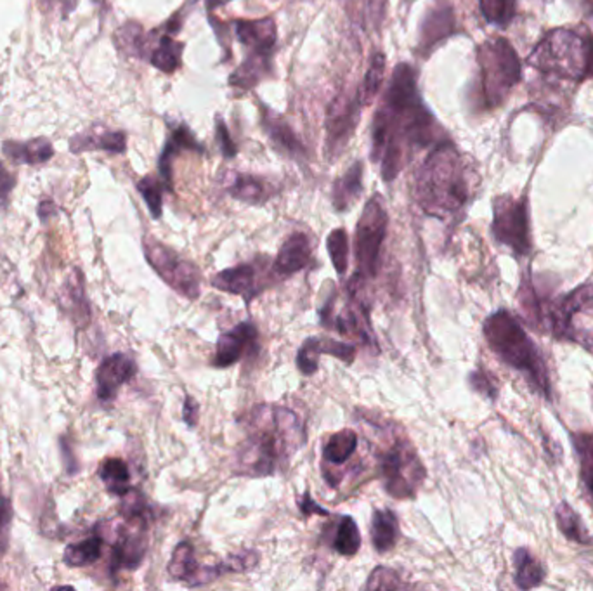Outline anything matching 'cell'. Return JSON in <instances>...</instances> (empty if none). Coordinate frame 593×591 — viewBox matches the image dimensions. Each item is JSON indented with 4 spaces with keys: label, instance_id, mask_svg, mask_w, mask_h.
Masks as SVG:
<instances>
[{
    "label": "cell",
    "instance_id": "obj_1",
    "mask_svg": "<svg viewBox=\"0 0 593 591\" xmlns=\"http://www.w3.org/2000/svg\"><path fill=\"white\" fill-rule=\"evenodd\" d=\"M436 137V122L424 108L413 68L401 63L392 75L384 108L373 122V158L392 181L407 164V149L424 148Z\"/></svg>",
    "mask_w": 593,
    "mask_h": 591
},
{
    "label": "cell",
    "instance_id": "obj_2",
    "mask_svg": "<svg viewBox=\"0 0 593 591\" xmlns=\"http://www.w3.org/2000/svg\"><path fill=\"white\" fill-rule=\"evenodd\" d=\"M248 426V439L241 446L236 463L241 476H273L279 466L290 462L304 443L302 424L296 413L286 407H256Z\"/></svg>",
    "mask_w": 593,
    "mask_h": 591
},
{
    "label": "cell",
    "instance_id": "obj_3",
    "mask_svg": "<svg viewBox=\"0 0 593 591\" xmlns=\"http://www.w3.org/2000/svg\"><path fill=\"white\" fill-rule=\"evenodd\" d=\"M417 198L428 215L445 219L470 198V177L457 149L441 145L430 153L417 177Z\"/></svg>",
    "mask_w": 593,
    "mask_h": 591
},
{
    "label": "cell",
    "instance_id": "obj_4",
    "mask_svg": "<svg viewBox=\"0 0 593 591\" xmlns=\"http://www.w3.org/2000/svg\"><path fill=\"white\" fill-rule=\"evenodd\" d=\"M484 336L489 349L505 365L519 371L528 384L543 397H552V384L548 368L537 344L528 336L519 321L508 311H498L484 321Z\"/></svg>",
    "mask_w": 593,
    "mask_h": 591
},
{
    "label": "cell",
    "instance_id": "obj_5",
    "mask_svg": "<svg viewBox=\"0 0 593 591\" xmlns=\"http://www.w3.org/2000/svg\"><path fill=\"white\" fill-rule=\"evenodd\" d=\"M529 65L543 74L579 82L592 75L593 38L576 30H552L529 55Z\"/></svg>",
    "mask_w": 593,
    "mask_h": 591
},
{
    "label": "cell",
    "instance_id": "obj_6",
    "mask_svg": "<svg viewBox=\"0 0 593 591\" xmlns=\"http://www.w3.org/2000/svg\"><path fill=\"white\" fill-rule=\"evenodd\" d=\"M378 456L380 479L392 498H413L426 479V466L407 437H394Z\"/></svg>",
    "mask_w": 593,
    "mask_h": 591
},
{
    "label": "cell",
    "instance_id": "obj_7",
    "mask_svg": "<svg viewBox=\"0 0 593 591\" xmlns=\"http://www.w3.org/2000/svg\"><path fill=\"white\" fill-rule=\"evenodd\" d=\"M482 95L489 108L498 106L519 82L520 63L514 47L505 38H493L479 49Z\"/></svg>",
    "mask_w": 593,
    "mask_h": 591
},
{
    "label": "cell",
    "instance_id": "obj_8",
    "mask_svg": "<svg viewBox=\"0 0 593 591\" xmlns=\"http://www.w3.org/2000/svg\"><path fill=\"white\" fill-rule=\"evenodd\" d=\"M547 319L557 338L583 344L587 349L593 342V286H578L556 304Z\"/></svg>",
    "mask_w": 593,
    "mask_h": 591
},
{
    "label": "cell",
    "instance_id": "obj_9",
    "mask_svg": "<svg viewBox=\"0 0 593 591\" xmlns=\"http://www.w3.org/2000/svg\"><path fill=\"white\" fill-rule=\"evenodd\" d=\"M387 235V212L382 204L380 196H373L365 206L354 240V257H356V276L361 279H370L377 276L378 260L382 245Z\"/></svg>",
    "mask_w": 593,
    "mask_h": 591
},
{
    "label": "cell",
    "instance_id": "obj_10",
    "mask_svg": "<svg viewBox=\"0 0 593 591\" xmlns=\"http://www.w3.org/2000/svg\"><path fill=\"white\" fill-rule=\"evenodd\" d=\"M143 250L149 265L172 290L189 300H196L200 296L202 275L193 262L183 259L167 245L153 238L143 241Z\"/></svg>",
    "mask_w": 593,
    "mask_h": 591
},
{
    "label": "cell",
    "instance_id": "obj_11",
    "mask_svg": "<svg viewBox=\"0 0 593 591\" xmlns=\"http://www.w3.org/2000/svg\"><path fill=\"white\" fill-rule=\"evenodd\" d=\"M493 235L501 245L508 246L518 257H526L531 252L529 210L528 198L498 196L495 200Z\"/></svg>",
    "mask_w": 593,
    "mask_h": 591
},
{
    "label": "cell",
    "instance_id": "obj_12",
    "mask_svg": "<svg viewBox=\"0 0 593 591\" xmlns=\"http://www.w3.org/2000/svg\"><path fill=\"white\" fill-rule=\"evenodd\" d=\"M137 366L136 361L127 354H113L108 356L97 368L95 384H97V397L103 403H110L124 384L136 375Z\"/></svg>",
    "mask_w": 593,
    "mask_h": 591
},
{
    "label": "cell",
    "instance_id": "obj_13",
    "mask_svg": "<svg viewBox=\"0 0 593 591\" xmlns=\"http://www.w3.org/2000/svg\"><path fill=\"white\" fill-rule=\"evenodd\" d=\"M257 342V326L254 323H240L233 330L223 333L216 346L214 366L227 368L233 366L245 356V352L256 347Z\"/></svg>",
    "mask_w": 593,
    "mask_h": 591
},
{
    "label": "cell",
    "instance_id": "obj_14",
    "mask_svg": "<svg viewBox=\"0 0 593 591\" xmlns=\"http://www.w3.org/2000/svg\"><path fill=\"white\" fill-rule=\"evenodd\" d=\"M321 354H330L344 363H353L354 357H356V347L353 344L338 342V340L327 338V336H311L302 344V347L296 354V366L300 373L315 375Z\"/></svg>",
    "mask_w": 593,
    "mask_h": 591
},
{
    "label": "cell",
    "instance_id": "obj_15",
    "mask_svg": "<svg viewBox=\"0 0 593 591\" xmlns=\"http://www.w3.org/2000/svg\"><path fill=\"white\" fill-rule=\"evenodd\" d=\"M146 524L136 526L132 531H122L120 536L116 537L113 545L112 569L120 571L127 569L132 571L141 566L145 555H146V535H145Z\"/></svg>",
    "mask_w": 593,
    "mask_h": 591
},
{
    "label": "cell",
    "instance_id": "obj_16",
    "mask_svg": "<svg viewBox=\"0 0 593 591\" xmlns=\"http://www.w3.org/2000/svg\"><path fill=\"white\" fill-rule=\"evenodd\" d=\"M311 255L313 248L309 238L304 233H294L281 245L276 260L273 264V273L283 279L294 276L296 273L309 265Z\"/></svg>",
    "mask_w": 593,
    "mask_h": 591
},
{
    "label": "cell",
    "instance_id": "obj_17",
    "mask_svg": "<svg viewBox=\"0 0 593 591\" xmlns=\"http://www.w3.org/2000/svg\"><path fill=\"white\" fill-rule=\"evenodd\" d=\"M357 105L359 101L354 99H342L337 97L330 113H328V146L332 151H340V148L347 143L349 135L354 132L356 118H357Z\"/></svg>",
    "mask_w": 593,
    "mask_h": 591
},
{
    "label": "cell",
    "instance_id": "obj_18",
    "mask_svg": "<svg viewBox=\"0 0 593 591\" xmlns=\"http://www.w3.org/2000/svg\"><path fill=\"white\" fill-rule=\"evenodd\" d=\"M257 269L252 264H240L229 269H224L219 275L212 277V286L217 290L231 294V296H240L246 300V304L257 296Z\"/></svg>",
    "mask_w": 593,
    "mask_h": 591
},
{
    "label": "cell",
    "instance_id": "obj_19",
    "mask_svg": "<svg viewBox=\"0 0 593 591\" xmlns=\"http://www.w3.org/2000/svg\"><path fill=\"white\" fill-rule=\"evenodd\" d=\"M236 34L246 47L254 49L256 55H267L276 40V26L271 18L256 19V21H238Z\"/></svg>",
    "mask_w": 593,
    "mask_h": 591
},
{
    "label": "cell",
    "instance_id": "obj_20",
    "mask_svg": "<svg viewBox=\"0 0 593 591\" xmlns=\"http://www.w3.org/2000/svg\"><path fill=\"white\" fill-rule=\"evenodd\" d=\"M357 449V434L351 428H344L328 437L323 446V474L338 468L353 458Z\"/></svg>",
    "mask_w": 593,
    "mask_h": 591
},
{
    "label": "cell",
    "instance_id": "obj_21",
    "mask_svg": "<svg viewBox=\"0 0 593 591\" xmlns=\"http://www.w3.org/2000/svg\"><path fill=\"white\" fill-rule=\"evenodd\" d=\"M399 537V524L394 512L375 510L371 518V543L378 554L392 550Z\"/></svg>",
    "mask_w": 593,
    "mask_h": 591
},
{
    "label": "cell",
    "instance_id": "obj_22",
    "mask_svg": "<svg viewBox=\"0 0 593 591\" xmlns=\"http://www.w3.org/2000/svg\"><path fill=\"white\" fill-rule=\"evenodd\" d=\"M4 153L16 164H44L53 158L55 149L45 139H35L30 143H15L7 141L4 145Z\"/></svg>",
    "mask_w": 593,
    "mask_h": 591
},
{
    "label": "cell",
    "instance_id": "obj_23",
    "mask_svg": "<svg viewBox=\"0 0 593 591\" xmlns=\"http://www.w3.org/2000/svg\"><path fill=\"white\" fill-rule=\"evenodd\" d=\"M63 302L66 306L68 315L76 323H84L89 319V307H87V298H85V290H84V277L75 271L72 273L63 288Z\"/></svg>",
    "mask_w": 593,
    "mask_h": 591
},
{
    "label": "cell",
    "instance_id": "obj_24",
    "mask_svg": "<svg viewBox=\"0 0 593 591\" xmlns=\"http://www.w3.org/2000/svg\"><path fill=\"white\" fill-rule=\"evenodd\" d=\"M514 566H516V586L520 590H531L541 585L545 577V569L541 562L535 558L529 550L520 548L514 555Z\"/></svg>",
    "mask_w": 593,
    "mask_h": 591
},
{
    "label": "cell",
    "instance_id": "obj_25",
    "mask_svg": "<svg viewBox=\"0 0 593 591\" xmlns=\"http://www.w3.org/2000/svg\"><path fill=\"white\" fill-rule=\"evenodd\" d=\"M361 177H363V168H361V164L357 162L356 165L347 170V174L344 177H340L335 183L334 205L338 212L347 210L357 200V196L361 195V191H363Z\"/></svg>",
    "mask_w": 593,
    "mask_h": 591
},
{
    "label": "cell",
    "instance_id": "obj_26",
    "mask_svg": "<svg viewBox=\"0 0 593 591\" xmlns=\"http://www.w3.org/2000/svg\"><path fill=\"white\" fill-rule=\"evenodd\" d=\"M557 526L560 533L578 545H592L593 539L583 520L569 503H560L556 510Z\"/></svg>",
    "mask_w": 593,
    "mask_h": 591
},
{
    "label": "cell",
    "instance_id": "obj_27",
    "mask_svg": "<svg viewBox=\"0 0 593 591\" xmlns=\"http://www.w3.org/2000/svg\"><path fill=\"white\" fill-rule=\"evenodd\" d=\"M99 477L112 495L124 496L130 491L129 466L120 458H108L101 463Z\"/></svg>",
    "mask_w": 593,
    "mask_h": 591
},
{
    "label": "cell",
    "instance_id": "obj_28",
    "mask_svg": "<svg viewBox=\"0 0 593 591\" xmlns=\"http://www.w3.org/2000/svg\"><path fill=\"white\" fill-rule=\"evenodd\" d=\"M198 564H196V556H195V548L191 543H179L172 554V558L168 562V574L172 579L176 581H186L187 585L191 583V579L195 577V574L198 571Z\"/></svg>",
    "mask_w": 593,
    "mask_h": 591
},
{
    "label": "cell",
    "instance_id": "obj_29",
    "mask_svg": "<svg viewBox=\"0 0 593 591\" xmlns=\"http://www.w3.org/2000/svg\"><path fill=\"white\" fill-rule=\"evenodd\" d=\"M573 444L579 462V479L593 501V434L576 432L573 434Z\"/></svg>",
    "mask_w": 593,
    "mask_h": 591
},
{
    "label": "cell",
    "instance_id": "obj_30",
    "mask_svg": "<svg viewBox=\"0 0 593 591\" xmlns=\"http://www.w3.org/2000/svg\"><path fill=\"white\" fill-rule=\"evenodd\" d=\"M103 555V537L93 536L70 545L65 552V564L70 567H84L95 564Z\"/></svg>",
    "mask_w": 593,
    "mask_h": 591
},
{
    "label": "cell",
    "instance_id": "obj_31",
    "mask_svg": "<svg viewBox=\"0 0 593 591\" xmlns=\"http://www.w3.org/2000/svg\"><path fill=\"white\" fill-rule=\"evenodd\" d=\"M384 72H386V55H375L371 57L368 72L365 75L363 85L357 93V101L359 105H370L371 101L377 97V94L382 87L384 80Z\"/></svg>",
    "mask_w": 593,
    "mask_h": 591
},
{
    "label": "cell",
    "instance_id": "obj_32",
    "mask_svg": "<svg viewBox=\"0 0 593 591\" xmlns=\"http://www.w3.org/2000/svg\"><path fill=\"white\" fill-rule=\"evenodd\" d=\"M361 546V535L353 517H342L337 527L334 539V550L342 556L357 554Z\"/></svg>",
    "mask_w": 593,
    "mask_h": 591
},
{
    "label": "cell",
    "instance_id": "obj_33",
    "mask_svg": "<svg viewBox=\"0 0 593 591\" xmlns=\"http://www.w3.org/2000/svg\"><path fill=\"white\" fill-rule=\"evenodd\" d=\"M422 42L426 45H432L434 42L445 38L453 32V13L451 9L443 7L434 11L432 15H428L422 28Z\"/></svg>",
    "mask_w": 593,
    "mask_h": 591
},
{
    "label": "cell",
    "instance_id": "obj_34",
    "mask_svg": "<svg viewBox=\"0 0 593 591\" xmlns=\"http://www.w3.org/2000/svg\"><path fill=\"white\" fill-rule=\"evenodd\" d=\"M185 148L202 149L195 143L189 130L186 129V127H179V129L174 130L172 139L168 141L167 148H166L162 158H160V172H162V177H164L167 187H170V160H172L174 155L179 153V149Z\"/></svg>",
    "mask_w": 593,
    "mask_h": 591
},
{
    "label": "cell",
    "instance_id": "obj_35",
    "mask_svg": "<svg viewBox=\"0 0 593 591\" xmlns=\"http://www.w3.org/2000/svg\"><path fill=\"white\" fill-rule=\"evenodd\" d=\"M327 248L330 254V259L334 264L335 271L344 276L349 267V236L346 229H334L327 238Z\"/></svg>",
    "mask_w": 593,
    "mask_h": 591
},
{
    "label": "cell",
    "instance_id": "obj_36",
    "mask_svg": "<svg viewBox=\"0 0 593 591\" xmlns=\"http://www.w3.org/2000/svg\"><path fill=\"white\" fill-rule=\"evenodd\" d=\"M264 125H266L267 134L271 135V139L275 143H278L281 148L286 149L290 153H302V146H300L298 139L294 135V132L283 120L273 116L271 111L264 113Z\"/></svg>",
    "mask_w": 593,
    "mask_h": 591
},
{
    "label": "cell",
    "instance_id": "obj_37",
    "mask_svg": "<svg viewBox=\"0 0 593 591\" xmlns=\"http://www.w3.org/2000/svg\"><path fill=\"white\" fill-rule=\"evenodd\" d=\"M181 53H183V45L181 44L174 42L170 37H162L158 49L153 53L151 63L158 70H162L166 74H172L179 66Z\"/></svg>",
    "mask_w": 593,
    "mask_h": 591
},
{
    "label": "cell",
    "instance_id": "obj_38",
    "mask_svg": "<svg viewBox=\"0 0 593 591\" xmlns=\"http://www.w3.org/2000/svg\"><path fill=\"white\" fill-rule=\"evenodd\" d=\"M266 59L267 55H250L240 70L231 76V84L235 87H243V89L252 87L256 82H259L260 76L266 74L267 68Z\"/></svg>",
    "mask_w": 593,
    "mask_h": 591
},
{
    "label": "cell",
    "instance_id": "obj_39",
    "mask_svg": "<svg viewBox=\"0 0 593 591\" xmlns=\"http://www.w3.org/2000/svg\"><path fill=\"white\" fill-rule=\"evenodd\" d=\"M482 15L493 25L507 26L516 15V0H479Z\"/></svg>",
    "mask_w": 593,
    "mask_h": 591
},
{
    "label": "cell",
    "instance_id": "obj_40",
    "mask_svg": "<svg viewBox=\"0 0 593 591\" xmlns=\"http://www.w3.org/2000/svg\"><path fill=\"white\" fill-rule=\"evenodd\" d=\"M229 193L238 198V200H243V202H248V204H259L264 198H266V189H264V185L260 183L259 179L256 177H248V175H241L236 179V183L231 185Z\"/></svg>",
    "mask_w": 593,
    "mask_h": 591
},
{
    "label": "cell",
    "instance_id": "obj_41",
    "mask_svg": "<svg viewBox=\"0 0 593 591\" xmlns=\"http://www.w3.org/2000/svg\"><path fill=\"white\" fill-rule=\"evenodd\" d=\"M259 564V554L256 550H241L238 554L229 555L224 562L217 564L223 573H246Z\"/></svg>",
    "mask_w": 593,
    "mask_h": 591
},
{
    "label": "cell",
    "instance_id": "obj_42",
    "mask_svg": "<svg viewBox=\"0 0 593 591\" xmlns=\"http://www.w3.org/2000/svg\"><path fill=\"white\" fill-rule=\"evenodd\" d=\"M367 588L368 590H399V588H408V585L403 583L399 574L394 573L392 569L377 567L370 574Z\"/></svg>",
    "mask_w": 593,
    "mask_h": 591
},
{
    "label": "cell",
    "instance_id": "obj_43",
    "mask_svg": "<svg viewBox=\"0 0 593 591\" xmlns=\"http://www.w3.org/2000/svg\"><path fill=\"white\" fill-rule=\"evenodd\" d=\"M139 193L143 195L145 202L148 205L149 212L155 219H158L162 215V185L156 183L151 177H145L143 181H139L137 185Z\"/></svg>",
    "mask_w": 593,
    "mask_h": 591
},
{
    "label": "cell",
    "instance_id": "obj_44",
    "mask_svg": "<svg viewBox=\"0 0 593 591\" xmlns=\"http://www.w3.org/2000/svg\"><path fill=\"white\" fill-rule=\"evenodd\" d=\"M94 146L112 151V153H122L126 149V134H122V132L105 134L99 139H95Z\"/></svg>",
    "mask_w": 593,
    "mask_h": 591
},
{
    "label": "cell",
    "instance_id": "obj_45",
    "mask_svg": "<svg viewBox=\"0 0 593 591\" xmlns=\"http://www.w3.org/2000/svg\"><path fill=\"white\" fill-rule=\"evenodd\" d=\"M13 187H15V179L7 172L5 165L0 162V206L2 208L9 202V195H11Z\"/></svg>",
    "mask_w": 593,
    "mask_h": 591
},
{
    "label": "cell",
    "instance_id": "obj_46",
    "mask_svg": "<svg viewBox=\"0 0 593 591\" xmlns=\"http://www.w3.org/2000/svg\"><path fill=\"white\" fill-rule=\"evenodd\" d=\"M470 386L476 388L477 392L484 394V396H491L493 397L497 394V390L491 386V382L487 380V375L482 373V371H474L470 375Z\"/></svg>",
    "mask_w": 593,
    "mask_h": 591
},
{
    "label": "cell",
    "instance_id": "obj_47",
    "mask_svg": "<svg viewBox=\"0 0 593 591\" xmlns=\"http://www.w3.org/2000/svg\"><path fill=\"white\" fill-rule=\"evenodd\" d=\"M217 139H219V143H221V146H223L224 155L229 156V158H233V156L236 155V146L233 145V141H231V137H229V132H227L226 125H224L221 120H219V124H217Z\"/></svg>",
    "mask_w": 593,
    "mask_h": 591
},
{
    "label": "cell",
    "instance_id": "obj_48",
    "mask_svg": "<svg viewBox=\"0 0 593 591\" xmlns=\"http://www.w3.org/2000/svg\"><path fill=\"white\" fill-rule=\"evenodd\" d=\"M183 409H185L183 418H185L187 426H191V428L196 426V422H198V409H200L198 403L191 396H186L185 407Z\"/></svg>",
    "mask_w": 593,
    "mask_h": 591
},
{
    "label": "cell",
    "instance_id": "obj_49",
    "mask_svg": "<svg viewBox=\"0 0 593 591\" xmlns=\"http://www.w3.org/2000/svg\"><path fill=\"white\" fill-rule=\"evenodd\" d=\"M298 506L306 516H328V512L325 508H321L309 495H304L302 498L298 499Z\"/></svg>",
    "mask_w": 593,
    "mask_h": 591
},
{
    "label": "cell",
    "instance_id": "obj_50",
    "mask_svg": "<svg viewBox=\"0 0 593 591\" xmlns=\"http://www.w3.org/2000/svg\"><path fill=\"white\" fill-rule=\"evenodd\" d=\"M9 520H11V506H9V501L0 495V535H2L4 529L7 527Z\"/></svg>",
    "mask_w": 593,
    "mask_h": 591
},
{
    "label": "cell",
    "instance_id": "obj_51",
    "mask_svg": "<svg viewBox=\"0 0 593 591\" xmlns=\"http://www.w3.org/2000/svg\"><path fill=\"white\" fill-rule=\"evenodd\" d=\"M53 210H55V205L51 204V202H45V204L40 205V208H38V215H40L42 219H47V214H49V212L53 214Z\"/></svg>",
    "mask_w": 593,
    "mask_h": 591
},
{
    "label": "cell",
    "instance_id": "obj_52",
    "mask_svg": "<svg viewBox=\"0 0 593 591\" xmlns=\"http://www.w3.org/2000/svg\"><path fill=\"white\" fill-rule=\"evenodd\" d=\"M205 2H206V7H208V9H216L217 5L226 4V2H229V0H205Z\"/></svg>",
    "mask_w": 593,
    "mask_h": 591
},
{
    "label": "cell",
    "instance_id": "obj_53",
    "mask_svg": "<svg viewBox=\"0 0 593 591\" xmlns=\"http://www.w3.org/2000/svg\"><path fill=\"white\" fill-rule=\"evenodd\" d=\"M588 351H592V352H593V342H592V346H590V347H588Z\"/></svg>",
    "mask_w": 593,
    "mask_h": 591
}]
</instances>
